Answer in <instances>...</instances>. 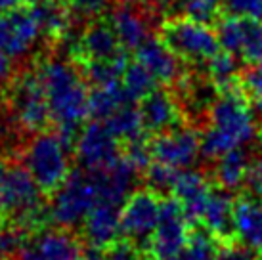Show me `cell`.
<instances>
[{
	"label": "cell",
	"instance_id": "cell-30",
	"mask_svg": "<svg viewBox=\"0 0 262 260\" xmlns=\"http://www.w3.org/2000/svg\"><path fill=\"white\" fill-rule=\"evenodd\" d=\"M144 172H146L147 188L157 191L159 195H165L172 193L176 176H178L180 170H176V168L168 165H163V163H157V161H151Z\"/></svg>",
	"mask_w": 262,
	"mask_h": 260
},
{
	"label": "cell",
	"instance_id": "cell-27",
	"mask_svg": "<svg viewBox=\"0 0 262 260\" xmlns=\"http://www.w3.org/2000/svg\"><path fill=\"white\" fill-rule=\"evenodd\" d=\"M239 59L230 52L220 50L214 58L207 63V75L209 79L219 86V90L228 86H233L241 82V71H239Z\"/></svg>",
	"mask_w": 262,
	"mask_h": 260
},
{
	"label": "cell",
	"instance_id": "cell-42",
	"mask_svg": "<svg viewBox=\"0 0 262 260\" xmlns=\"http://www.w3.org/2000/svg\"><path fill=\"white\" fill-rule=\"evenodd\" d=\"M255 260H262V256H256V258Z\"/></svg>",
	"mask_w": 262,
	"mask_h": 260
},
{
	"label": "cell",
	"instance_id": "cell-12",
	"mask_svg": "<svg viewBox=\"0 0 262 260\" xmlns=\"http://www.w3.org/2000/svg\"><path fill=\"white\" fill-rule=\"evenodd\" d=\"M75 151L86 172H98L121 159V140L105 123H90L79 132Z\"/></svg>",
	"mask_w": 262,
	"mask_h": 260
},
{
	"label": "cell",
	"instance_id": "cell-22",
	"mask_svg": "<svg viewBox=\"0 0 262 260\" xmlns=\"http://www.w3.org/2000/svg\"><path fill=\"white\" fill-rule=\"evenodd\" d=\"M136 61L142 63L147 71L157 79L159 84H176L182 79V65L180 59L167 48V44L157 38H147L136 50Z\"/></svg>",
	"mask_w": 262,
	"mask_h": 260
},
{
	"label": "cell",
	"instance_id": "cell-21",
	"mask_svg": "<svg viewBox=\"0 0 262 260\" xmlns=\"http://www.w3.org/2000/svg\"><path fill=\"white\" fill-rule=\"evenodd\" d=\"M82 235L92 249H110L115 245L123 235L119 207L98 203L82 222Z\"/></svg>",
	"mask_w": 262,
	"mask_h": 260
},
{
	"label": "cell",
	"instance_id": "cell-2",
	"mask_svg": "<svg viewBox=\"0 0 262 260\" xmlns=\"http://www.w3.org/2000/svg\"><path fill=\"white\" fill-rule=\"evenodd\" d=\"M255 130L251 101L241 82L222 88L207 113V126L201 130V155L216 161L220 155L249 144Z\"/></svg>",
	"mask_w": 262,
	"mask_h": 260
},
{
	"label": "cell",
	"instance_id": "cell-8",
	"mask_svg": "<svg viewBox=\"0 0 262 260\" xmlns=\"http://www.w3.org/2000/svg\"><path fill=\"white\" fill-rule=\"evenodd\" d=\"M163 195L146 188L128 195L121 207V231L128 241L144 254L153 231L159 224ZM146 258V256H144Z\"/></svg>",
	"mask_w": 262,
	"mask_h": 260
},
{
	"label": "cell",
	"instance_id": "cell-34",
	"mask_svg": "<svg viewBox=\"0 0 262 260\" xmlns=\"http://www.w3.org/2000/svg\"><path fill=\"white\" fill-rule=\"evenodd\" d=\"M224 12L262 19V0H224Z\"/></svg>",
	"mask_w": 262,
	"mask_h": 260
},
{
	"label": "cell",
	"instance_id": "cell-5",
	"mask_svg": "<svg viewBox=\"0 0 262 260\" xmlns=\"http://www.w3.org/2000/svg\"><path fill=\"white\" fill-rule=\"evenodd\" d=\"M159 38L180 61L191 65H207L222 50L216 31L209 23L184 14L167 17L161 23Z\"/></svg>",
	"mask_w": 262,
	"mask_h": 260
},
{
	"label": "cell",
	"instance_id": "cell-18",
	"mask_svg": "<svg viewBox=\"0 0 262 260\" xmlns=\"http://www.w3.org/2000/svg\"><path fill=\"white\" fill-rule=\"evenodd\" d=\"M212 188H214V184L209 182V178L199 170L184 168L178 172L174 188H172V197L180 203L184 214L191 224L201 222Z\"/></svg>",
	"mask_w": 262,
	"mask_h": 260
},
{
	"label": "cell",
	"instance_id": "cell-17",
	"mask_svg": "<svg viewBox=\"0 0 262 260\" xmlns=\"http://www.w3.org/2000/svg\"><path fill=\"white\" fill-rule=\"evenodd\" d=\"M77 59L80 61H103V59H119L126 56L110 19H96L80 35L77 52Z\"/></svg>",
	"mask_w": 262,
	"mask_h": 260
},
{
	"label": "cell",
	"instance_id": "cell-20",
	"mask_svg": "<svg viewBox=\"0 0 262 260\" xmlns=\"http://www.w3.org/2000/svg\"><path fill=\"white\" fill-rule=\"evenodd\" d=\"M233 218L237 243L262 256V197L255 193H241L233 203Z\"/></svg>",
	"mask_w": 262,
	"mask_h": 260
},
{
	"label": "cell",
	"instance_id": "cell-29",
	"mask_svg": "<svg viewBox=\"0 0 262 260\" xmlns=\"http://www.w3.org/2000/svg\"><path fill=\"white\" fill-rule=\"evenodd\" d=\"M121 84H123L126 96L130 98V101H140L144 100L147 94H151L159 82L144 65L134 61V63L126 65V69L123 73V79H121Z\"/></svg>",
	"mask_w": 262,
	"mask_h": 260
},
{
	"label": "cell",
	"instance_id": "cell-19",
	"mask_svg": "<svg viewBox=\"0 0 262 260\" xmlns=\"http://www.w3.org/2000/svg\"><path fill=\"white\" fill-rule=\"evenodd\" d=\"M136 172H138V168L124 155L107 168L90 172L94 178L96 191H98V203L123 207V203L128 199L130 189L134 186Z\"/></svg>",
	"mask_w": 262,
	"mask_h": 260
},
{
	"label": "cell",
	"instance_id": "cell-36",
	"mask_svg": "<svg viewBox=\"0 0 262 260\" xmlns=\"http://www.w3.org/2000/svg\"><path fill=\"white\" fill-rule=\"evenodd\" d=\"M69 2H71L73 10L79 15L100 14L103 8H105V4H107V0H69Z\"/></svg>",
	"mask_w": 262,
	"mask_h": 260
},
{
	"label": "cell",
	"instance_id": "cell-24",
	"mask_svg": "<svg viewBox=\"0 0 262 260\" xmlns=\"http://www.w3.org/2000/svg\"><path fill=\"white\" fill-rule=\"evenodd\" d=\"M251 163H253L251 155L243 151L241 147H235L232 151L220 155L214 165V184L228 191L239 189L243 184H247Z\"/></svg>",
	"mask_w": 262,
	"mask_h": 260
},
{
	"label": "cell",
	"instance_id": "cell-26",
	"mask_svg": "<svg viewBox=\"0 0 262 260\" xmlns=\"http://www.w3.org/2000/svg\"><path fill=\"white\" fill-rule=\"evenodd\" d=\"M31 10H33V14L37 17L40 35H44L46 38L59 40L69 31L71 15H69L67 6H63L59 0H56V2H46V4H37V6H33Z\"/></svg>",
	"mask_w": 262,
	"mask_h": 260
},
{
	"label": "cell",
	"instance_id": "cell-4",
	"mask_svg": "<svg viewBox=\"0 0 262 260\" xmlns=\"http://www.w3.org/2000/svg\"><path fill=\"white\" fill-rule=\"evenodd\" d=\"M71 144L61 134L38 132L21 153L23 166L29 170L44 193H54L71 174Z\"/></svg>",
	"mask_w": 262,
	"mask_h": 260
},
{
	"label": "cell",
	"instance_id": "cell-14",
	"mask_svg": "<svg viewBox=\"0 0 262 260\" xmlns=\"http://www.w3.org/2000/svg\"><path fill=\"white\" fill-rule=\"evenodd\" d=\"M40 36L33 10L15 6L0 12V54L8 59L21 58Z\"/></svg>",
	"mask_w": 262,
	"mask_h": 260
},
{
	"label": "cell",
	"instance_id": "cell-16",
	"mask_svg": "<svg viewBox=\"0 0 262 260\" xmlns=\"http://www.w3.org/2000/svg\"><path fill=\"white\" fill-rule=\"evenodd\" d=\"M233 203L235 199L230 195V191L214 184L203 216H201V222H199L216 239L220 247L239 245L237 231H235V218H233Z\"/></svg>",
	"mask_w": 262,
	"mask_h": 260
},
{
	"label": "cell",
	"instance_id": "cell-7",
	"mask_svg": "<svg viewBox=\"0 0 262 260\" xmlns=\"http://www.w3.org/2000/svg\"><path fill=\"white\" fill-rule=\"evenodd\" d=\"M98 205V191L92 174L71 170L67 180L54 191L50 216L63 228L82 226L84 218Z\"/></svg>",
	"mask_w": 262,
	"mask_h": 260
},
{
	"label": "cell",
	"instance_id": "cell-38",
	"mask_svg": "<svg viewBox=\"0 0 262 260\" xmlns=\"http://www.w3.org/2000/svg\"><path fill=\"white\" fill-rule=\"evenodd\" d=\"M19 6V0H0V12L4 10H12V8Z\"/></svg>",
	"mask_w": 262,
	"mask_h": 260
},
{
	"label": "cell",
	"instance_id": "cell-25",
	"mask_svg": "<svg viewBox=\"0 0 262 260\" xmlns=\"http://www.w3.org/2000/svg\"><path fill=\"white\" fill-rule=\"evenodd\" d=\"M126 103H130V98L124 92L121 80L110 84H98L90 92V115L98 121H105Z\"/></svg>",
	"mask_w": 262,
	"mask_h": 260
},
{
	"label": "cell",
	"instance_id": "cell-10",
	"mask_svg": "<svg viewBox=\"0 0 262 260\" xmlns=\"http://www.w3.org/2000/svg\"><path fill=\"white\" fill-rule=\"evenodd\" d=\"M220 48L230 52L243 65H256L262 61V19L247 15L224 14L214 25Z\"/></svg>",
	"mask_w": 262,
	"mask_h": 260
},
{
	"label": "cell",
	"instance_id": "cell-28",
	"mask_svg": "<svg viewBox=\"0 0 262 260\" xmlns=\"http://www.w3.org/2000/svg\"><path fill=\"white\" fill-rule=\"evenodd\" d=\"M103 123L121 142H128L132 138H136L146 132L144 124H142V117H140L138 107H132L130 103L123 105L119 111H115L111 117H107Z\"/></svg>",
	"mask_w": 262,
	"mask_h": 260
},
{
	"label": "cell",
	"instance_id": "cell-11",
	"mask_svg": "<svg viewBox=\"0 0 262 260\" xmlns=\"http://www.w3.org/2000/svg\"><path fill=\"white\" fill-rule=\"evenodd\" d=\"M201 153V132L195 126L180 124L151 138L153 161L184 170L193 165Z\"/></svg>",
	"mask_w": 262,
	"mask_h": 260
},
{
	"label": "cell",
	"instance_id": "cell-13",
	"mask_svg": "<svg viewBox=\"0 0 262 260\" xmlns=\"http://www.w3.org/2000/svg\"><path fill=\"white\" fill-rule=\"evenodd\" d=\"M15 260H88V251L67 230H37Z\"/></svg>",
	"mask_w": 262,
	"mask_h": 260
},
{
	"label": "cell",
	"instance_id": "cell-23",
	"mask_svg": "<svg viewBox=\"0 0 262 260\" xmlns=\"http://www.w3.org/2000/svg\"><path fill=\"white\" fill-rule=\"evenodd\" d=\"M110 23L121 46L126 52L138 50L149 38V25H147L146 15L128 4L115 8L110 15Z\"/></svg>",
	"mask_w": 262,
	"mask_h": 260
},
{
	"label": "cell",
	"instance_id": "cell-3",
	"mask_svg": "<svg viewBox=\"0 0 262 260\" xmlns=\"http://www.w3.org/2000/svg\"><path fill=\"white\" fill-rule=\"evenodd\" d=\"M0 218L25 231L40 230L52 218L44 191L25 166L12 165L4 168L0 178Z\"/></svg>",
	"mask_w": 262,
	"mask_h": 260
},
{
	"label": "cell",
	"instance_id": "cell-39",
	"mask_svg": "<svg viewBox=\"0 0 262 260\" xmlns=\"http://www.w3.org/2000/svg\"><path fill=\"white\" fill-rule=\"evenodd\" d=\"M23 2H27L31 6H37V4H46V2H56V0H23Z\"/></svg>",
	"mask_w": 262,
	"mask_h": 260
},
{
	"label": "cell",
	"instance_id": "cell-35",
	"mask_svg": "<svg viewBox=\"0 0 262 260\" xmlns=\"http://www.w3.org/2000/svg\"><path fill=\"white\" fill-rule=\"evenodd\" d=\"M247 188L251 193L262 197V157L253 159V163H251L247 174Z\"/></svg>",
	"mask_w": 262,
	"mask_h": 260
},
{
	"label": "cell",
	"instance_id": "cell-6",
	"mask_svg": "<svg viewBox=\"0 0 262 260\" xmlns=\"http://www.w3.org/2000/svg\"><path fill=\"white\" fill-rule=\"evenodd\" d=\"M8 107H10L14 124L25 132L38 134L52 123L50 107H48L38 67L25 69L23 73L12 77Z\"/></svg>",
	"mask_w": 262,
	"mask_h": 260
},
{
	"label": "cell",
	"instance_id": "cell-1",
	"mask_svg": "<svg viewBox=\"0 0 262 260\" xmlns=\"http://www.w3.org/2000/svg\"><path fill=\"white\" fill-rule=\"evenodd\" d=\"M52 123L75 147V134L90 115V90L75 65L58 58L44 59L38 65Z\"/></svg>",
	"mask_w": 262,
	"mask_h": 260
},
{
	"label": "cell",
	"instance_id": "cell-41",
	"mask_svg": "<svg viewBox=\"0 0 262 260\" xmlns=\"http://www.w3.org/2000/svg\"><path fill=\"white\" fill-rule=\"evenodd\" d=\"M121 2H124V4H130V2H136V0H121Z\"/></svg>",
	"mask_w": 262,
	"mask_h": 260
},
{
	"label": "cell",
	"instance_id": "cell-32",
	"mask_svg": "<svg viewBox=\"0 0 262 260\" xmlns=\"http://www.w3.org/2000/svg\"><path fill=\"white\" fill-rule=\"evenodd\" d=\"M182 12L191 19L211 25L224 12V0H182Z\"/></svg>",
	"mask_w": 262,
	"mask_h": 260
},
{
	"label": "cell",
	"instance_id": "cell-31",
	"mask_svg": "<svg viewBox=\"0 0 262 260\" xmlns=\"http://www.w3.org/2000/svg\"><path fill=\"white\" fill-rule=\"evenodd\" d=\"M27 241V231L10 222L0 224V260L17 258Z\"/></svg>",
	"mask_w": 262,
	"mask_h": 260
},
{
	"label": "cell",
	"instance_id": "cell-33",
	"mask_svg": "<svg viewBox=\"0 0 262 260\" xmlns=\"http://www.w3.org/2000/svg\"><path fill=\"white\" fill-rule=\"evenodd\" d=\"M241 86L245 90L251 105L262 109V61L251 65L247 71L241 73Z\"/></svg>",
	"mask_w": 262,
	"mask_h": 260
},
{
	"label": "cell",
	"instance_id": "cell-43",
	"mask_svg": "<svg viewBox=\"0 0 262 260\" xmlns=\"http://www.w3.org/2000/svg\"><path fill=\"white\" fill-rule=\"evenodd\" d=\"M260 132H262V130H260Z\"/></svg>",
	"mask_w": 262,
	"mask_h": 260
},
{
	"label": "cell",
	"instance_id": "cell-40",
	"mask_svg": "<svg viewBox=\"0 0 262 260\" xmlns=\"http://www.w3.org/2000/svg\"><path fill=\"white\" fill-rule=\"evenodd\" d=\"M2 174H4V165H2V161H0V178H2Z\"/></svg>",
	"mask_w": 262,
	"mask_h": 260
},
{
	"label": "cell",
	"instance_id": "cell-15",
	"mask_svg": "<svg viewBox=\"0 0 262 260\" xmlns=\"http://www.w3.org/2000/svg\"><path fill=\"white\" fill-rule=\"evenodd\" d=\"M140 117L147 134H161L184 124V107L178 96L155 88L151 94L140 100Z\"/></svg>",
	"mask_w": 262,
	"mask_h": 260
},
{
	"label": "cell",
	"instance_id": "cell-9",
	"mask_svg": "<svg viewBox=\"0 0 262 260\" xmlns=\"http://www.w3.org/2000/svg\"><path fill=\"white\" fill-rule=\"evenodd\" d=\"M191 228L180 203L174 197H163L159 224L144 253L146 260H174L188 245Z\"/></svg>",
	"mask_w": 262,
	"mask_h": 260
},
{
	"label": "cell",
	"instance_id": "cell-37",
	"mask_svg": "<svg viewBox=\"0 0 262 260\" xmlns=\"http://www.w3.org/2000/svg\"><path fill=\"white\" fill-rule=\"evenodd\" d=\"M10 75H12V65H10V59L6 56H2L0 54V84L2 82H6L10 79Z\"/></svg>",
	"mask_w": 262,
	"mask_h": 260
}]
</instances>
